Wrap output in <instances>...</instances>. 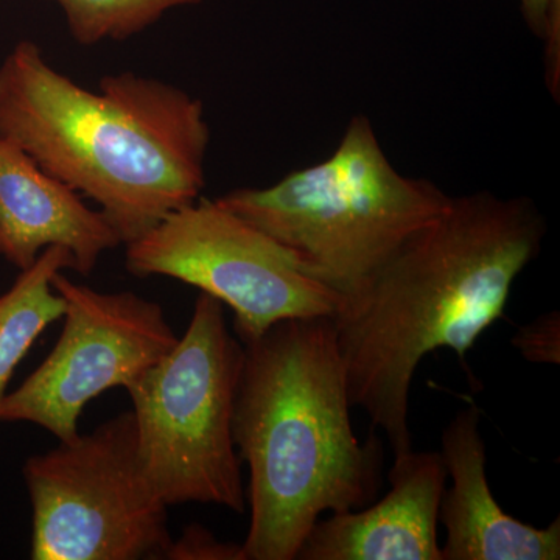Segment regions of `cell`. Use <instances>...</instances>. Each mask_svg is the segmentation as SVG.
<instances>
[{
  "instance_id": "obj_1",
  "label": "cell",
  "mask_w": 560,
  "mask_h": 560,
  "mask_svg": "<svg viewBox=\"0 0 560 560\" xmlns=\"http://www.w3.org/2000/svg\"><path fill=\"white\" fill-rule=\"evenodd\" d=\"M545 235L547 220L529 198L452 197L440 219L342 300L331 318L350 401L386 434L394 456L412 451L410 390L422 360L451 349L467 366Z\"/></svg>"
},
{
  "instance_id": "obj_2",
  "label": "cell",
  "mask_w": 560,
  "mask_h": 560,
  "mask_svg": "<svg viewBox=\"0 0 560 560\" xmlns=\"http://www.w3.org/2000/svg\"><path fill=\"white\" fill-rule=\"evenodd\" d=\"M0 139L94 201L124 245L206 187L210 127L200 98L128 70L86 90L31 39L0 62Z\"/></svg>"
},
{
  "instance_id": "obj_3",
  "label": "cell",
  "mask_w": 560,
  "mask_h": 560,
  "mask_svg": "<svg viewBox=\"0 0 560 560\" xmlns=\"http://www.w3.org/2000/svg\"><path fill=\"white\" fill-rule=\"evenodd\" d=\"M235 447L248 464L245 560H296L320 515L363 510L383 488L377 430L360 441L331 316L285 319L245 342Z\"/></svg>"
},
{
  "instance_id": "obj_4",
  "label": "cell",
  "mask_w": 560,
  "mask_h": 560,
  "mask_svg": "<svg viewBox=\"0 0 560 560\" xmlns=\"http://www.w3.org/2000/svg\"><path fill=\"white\" fill-rule=\"evenodd\" d=\"M296 257L342 300L366 285L451 205L433 180L411 178L386 156L370 117L353 116L327 160L272 186L217 198Z\"/></svg>"
},
{
  "instance_id": "obj_5",
  "label": "cell",
  "mask_w": 560,
  "mask_h": 560,
  "mask_svg": "<svg viewBox=\"0 0 560 560\" xmlns=\"http://www.w3.org/2000/svg\"><path fill=\"white\" fill-rule=\"evenodd\" d=\"M243 360L223 304L200 293L172 352L128 386L140 470L168 508L212 504L245 514L232 433Z\"/></svg>"
},
{
  "instance_id": "obj_6",
  "label": "cell",
  "mask_w": 560,
  "mask_h": 560,
  "mask_svg": "<svg viewBox=\"0 0 560 560\" xmlns=\"http://www.w3.org/2000/svg\"><path fill=\"white\" fill-rule=\"evenodd\" d=\"M33 560L164 559L168 506L140 470L132 411L25 460Z\"/></svg>"
},
{
  "instance_id": "obj_7",
  "label": "cell",
  "mask_w": 560,
  "mask_h": 560,
  "mask_svg": "<svg viewBox=\"0 0 560 560\" xmlns=\"http://www.w3.org/2000/svg\"><path fill=\"white\" fill-rule=\"evenodd\" d=\"M125 268L139 279L179 280L228 305L243 345L280 320L335 316L342 302L285 246L202 197L127 243Z\"/></svg>"
},
{
  "instance_id": "obj_8",
  "label": "cell",
  "mask_w": 560,
  "mask_h": 560,
  "mask_svg": "<svg viewBox=\"0 0 560 560\" xmlns=\"http://www.w3.org/2000/svg\"><path fill=\"white\" fill-rule=\"evenodd\" d=\"M62 329L49 357L0 404V422H28L58 442L80 436L84 407L106 390L127 389L172 352L179 337L158 302L132 291L103 293L57 272Z\"/></svg>"
},
{
  "instance_id": "obj_9",
  "label": "cell",
  "mask_w": 560,
  "mask_h": 560,
  "mask_svg": "<svg viewBox=\"0 0 560 560\" xmlns=\"http://www.w3.org/2000/svg\"><path fill=\"white\" fill-rule=\"evenodd\" d=\"M447 478L441 453L394 456L389 492L363 510L319 518L296 560H442L438 515Z\"/></svg>"
},
{
  "instance_id": "obj_10",
  "label": "cell",
  "mask_w": 560,
  "mask_h": 560,
  "mask_svg": "<svg viewBox=\"0 0 560 560\" xmlns=\"http://www.w3.org/2000/svg\"><path fill=\"white\" fill-rule=\"evenodd\" d=\"M480 429V408L471 404L442 430L441 456L452 480L438 515L447 533L442 560H559V517L536 528L506 514L493 499Z\"/></svg>"
},
{
  "instance_id": "obj_11",
  "label": "cell",
  "mask_w": 560,
  "mask_h": 560,
  "mask_svg": "<svg viewBox=\"0 0 560 560\" xmlns=\"http://www.w3.org/2000/svg\"><path fill=\"white\" fill-rule=\"evenodd\" d=\"M124 245L98 209L25 153L0 139V257L27 270L50 246L72 254L73 271L90 276L106 250Z\"/></svg>"
},
{
  "instance_id": "obj_12",
  "label": "cell",
  "mask_w": 560,
  "mask_h": 560,
  "mask_svg": "<svg viewBox=\"0 0 560 560\" xmlns=\"http://www.w3.org/2000/svg\"><path fill=\"white\" fill-rule=\"evenodd\" d=\"M65 270H73L72 254L62 246H50L0 294V404L28 350L51 323L62 318L65 301L51 279Z\"/></svg>"
},
{
  "instance_id": "obj_13",
  "label": "cell",
  "mask_w": 560,
  "mask_h": 560,
  "mask_svg": "<svg viewBox=\"0 0 560 560\" xmlns=\"http://www.w3.org/2000/svg\"><path fill=\"white\" fill-rule=\"evenodd\" d=\"M60 7L70 36L80 46L130 39L179 7L208 0H50Z\"/></svg>"
},
{
  "instance_id": "obj_14",
  "label": "cell",
  "mask_w": 560,
  "mask_h": 560,
  "mask_svg": "<svg viewBox=\"0 0 560 560\" xmlns=\"http://www.w3.org/2000/svg\"><path fill=\"white\" fill-rule=\"evenodd\" d=\"M523 18L534 35L545 43L548 88L558 98L560 86V0H521Z\"/></svg>"
},
{
  "instance_id": "obj_15",
  "label": "cell",
  "mask_w": 560,
  "mask_h": 560,
  "mask_svg": "<svg viewBox=\"0 0 560 560\" xmlns=\"http://www.w3.org/2000/svg\"><path fill=\"white\" fill-rule=\"evenodd\" d=\"M511 345L526 361L536 364H560V315L559 312L545 313L512 337Z\"/></svg>"
},
{
  "instance_id": "obj_16",
  "label": "cell",
  "mask_w": 560,
  "mask_h": 560,
  "mask_svg": "<svg viewBox=\"0 0 560 560\" xmlns=\"http://www.w3.org/2000/svg\"><path fill=\"white\" fill-rule=\"evenodd\" d=\"M165 560H245L242 545L221 541L202 528L190 525L178 539H173L164 556Z\"/></svg>"
}]
</instances>
